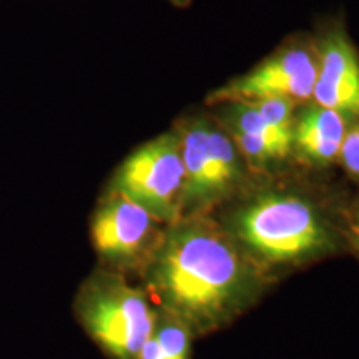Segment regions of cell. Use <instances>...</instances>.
Listing matches in <instances>:
<instances>
[{
	"instance_id": "1",
	"label": "cell",
	"mask_w": 359,
	"mask_h": 359,
	"mask_svg": "<svg viewBox=\"0 0 359 359\" xmlns=\"http://www.w3.org/2000/svg\"><path fill=\"white\" fill-rule=\"evenodd\" d=\"M151 286L167 313L208 326L228 316L248 290V269L226 238L205 224L170 231L151 264Z\"/></svg>"
},
{
	"instance_id": "2",
	"label": "cell",
	"mask_w": 359,
	"mask_h": 359,
	"mask_svg": "<svg viewBox=\"0 0 359 359\" xmlns=\"http://www.w3.org/2000/svg\"><path fill=\"white\" fill-rule=\"evenodd\" d=\"M85 331L111 359H138L154 331L156 314L145 293L114 273H97L77 299Z\"/></svg>"
},
{
	"instance_id": "3",
	"label": "cell",
	"mask_w": 359,
	"mask_h": 359,
	"mask_svg": "<svg viewBox=\"0 0 359 359\" xmlns=\"http://www.w3.org/2000/svg\"><path fill=\"white\" fill-rule=\"evenodd\" d=\"M238 230L246 245L271 262L306 257L327 243L311 206L294 196H264L245 210Z\"/></svg>"
},
{
	"instance_id": "4",
	"label": "cell",
	"mask_w": 359,
	"mask_h": 359,
	"mask_svg": "<svg viewBox=\"0 0 359 359\" xmlns=\"http://www.w3.org/2000/svg\"><path fill=\"white\" fill-rule=\"evenodd\" d=\"M183 183L180 140L161 135L127 156L111 178L110 191L145 208L156 219H172L182 200Z\"/></svg>"
},
{
	"instance_id": "5",
	"label": "cell",
	"mask_w": 359,
	"mask_h": 359,
	"mask_svg": "<svg viewBox=\"0 0 359 359\" xmlns=\"http://www.w3.org/2000/svg\"><path fill=\"white\" fill-rule=\"evenodd\" d=\"M155 217L122 195L109 193L92 219V243L98 257L114 266L137 264L150 248Z\"/></svg>"
},
{
	"instance_id": "6",
	"label": "cell",
	"mask_w": 359,
	"mask_h": 359,
	"mask_svg": "<svg viewBox=\"0 0 359 359\" xmlns=\"http://www.w3.org/2000/svg\"><path fill=\"white\" fill-rule=\"evenodd\" d=\"M318 67L302 48L269 58L245 77L233 80L213 93L215 102H253L268 97L306 100L313 97Z\"/></svg>"
},
{
	"instance_id": "7",
	"label": "cell",
	"mask_w": 359,
	"mask_h": 359,
	"mask_svg": "<svg viewBox=\"0 0 359 359\" xmlns=\"http://www.w3.org/2000/svg\"><path fill=\"white\" fill-rule=\"evenodd\" d=\"M314 100L339 115H359V60L351 43L333 35L323 48L313 87Z\"/></svg>"
},
{
	"instance_id": "8",
	"label": "cell",
	"mask_w": 359,
	"mask_h": 359,
	"mask_svg": "<svg viewBox=\"0 0 359 359\" xmlns=\"http://www.w3.org/2000/svg\"><path fill=\"white\" fill-rule=\"evenodd\" d=\"M344 137V116L320 105L304 111L293 130V142L308 158L318 163H330L339 156Z\"/></svg>"
},
{
	"instance_id": "9",
	"label": "cell",
	"mask_w": 359,
	"mask_h": 359,
	"mask_svg": "<svg viewBox=\"0 0 359 359\" xmlns=\"http://www.w3.org/2000/svg\"><path fill=\"white\" fill-rule=\"evenodd\" d=\"M208 130L203 123H193L180 140L185 168L182 200L188 205L212 201L208 190Z\"/></svg>"
},
{
	"instance_id": "10",
	"label": "cell",
	"mask_w": 359,
	"mask_h": 359,
	"mask_svg": "<svg viewBox=\"0 0 359 359\" xmlns=\"http://www.w3.org/2000/svg\"><path fill=\"white\" fill-rule=\"evenodd\" d=\"M190 330L185 321L167 313L156 316L154 331L143 344L138 359H188Z\"/></svg>"
},
{
	"instance_id": "11",
	"label": "cell",
	"mask_w": 359,
	"mask_h": 359,
	"mask_svg": "<svg viewBox=\"0 0 359 359\" xmlns=\"http://www.w3.org/2000/svg\"><path fill=\"white\" fill-rule=\"evenodd\" d=\"M238 175V160L231 142L217 130H208V190L215 200L228 190Z\"/></svg>"
},
{
	"instance_id": "12",
	"label": "cell",
	"mask_w": 359,
	"mask_h": 359,
	"mask_svg": "<svg viewBox=\"0 0 359 359\" xmlns=\"http://www.w3.org/2000/svg\"><path fill=\"white\" fill-rule=\"evenodd\" d=\"M241 105L243 107L238 114L236 132L251 135V137H257L259 140L266 142L280 158H285L288 155L291 145H293V133L281 132V130L269 125L248 103H241Z\"/></svg>"
},
{
	"instance_id": "13",
	"label": "cell",
	"mask_w": 359,
	"mask_h": 359,
	"mask_svg": "<svg viewBox=\"0 0 359 359\" xmlns=\"http://www.w3.org/2000/svg\"><path fill=\"white\" fill-rule=\"evenodd\" d=\"M241 103H248V105L253 107L275 128L286 133H293V100H290V98L268 97Z\"/></svg>"
},
{
	"instance_id": "14",
	"label": "cell",
	"mask_w": 359,
	"mask_h": 359,
	"mask_svg": "<svg viewBox=\"0 0 359 359\" xmlns=\"http://www.w3.org/2000/svg\"><path fill=\"white\" fill-rule=\"evenodd\" d=\"M339 158L349 173L359 175V127L346 133L339 150Z\"/></svg>"
},
{
	"instance_id": "15",
	"label": "cell",
	"mask_w": 359,
	"mask_h": 359,
	"mask_svg": "<svg viewBox=\"0 0 359 359\" xmlns=\"http://www.w3.org/2000/svg\"><path fill=\"white\" fill-rule=\"evenodd\" d=\"M353 230H354V236H356V241H358V246H359V212L356 215V219H354Z\"/></svg>"
},
{
	"instance_id": "16",
	"label": "cell",
	"mask_w": 359,
	"mask_h": 359,
	"mask_svg": "<svg viewBox=\"0 0 359 359\" xmlns=\"http://www.w3.org/2000/svg\"><path fill=\"white\" fill-rule=\"evenodd\" d=\"M170 2H173L175 6H185V4L190 2V0H170Z\"/></svg>"
}]
</instances>
